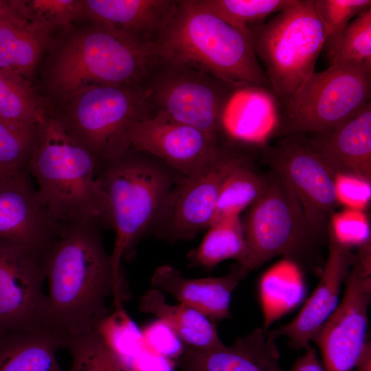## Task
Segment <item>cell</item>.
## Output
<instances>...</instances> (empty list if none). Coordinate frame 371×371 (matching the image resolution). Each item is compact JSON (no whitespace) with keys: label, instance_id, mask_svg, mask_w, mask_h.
Here are the masks:
<instances>
[{"label":"cell","instance_id":"38","mask_svg":"<svg viewBox=\"0 0 371 371\" xmlns=\"http://www.w3.org/2000/svg\"><path fill=\"white\" fill-rule=\"evenodd\" d=\"M144 348L147 351L170 359L180 357L184 344L176 332L164 321L157 319L142 330Z\"/></svg>","mask_w":371,"mask_h":371},{"label":"cell","instance_id":"34","mask_svg":"<svg viewBox=\"0 0 371 371\" xmlns=\"http://www.w3.org/2000/svg\"><path fill=\"white\" fill-rule=\"evenodd\" d=\"M348 63L371 69V8L347 25L330 60V65Z\"/></svg>","mask_w":371,"mask_h":371},{"label":"cell","instance_id":"20","mask_svg":"<svg viewBox=\"0 0 371 371\" xmlns=\"http://www.w3.org/2000/svg\"><path fill=\"white\" fill-rule=\"evenodd\" d=\"M308 142L337 173L371 180V102Z\"/></svg>","mask_w":371,"mask_h":371},{"label":"cell","instance_id":"6","mask_svg":"<svg viewBox=\"0 0 371 371\" xmlns=\"http://www.w3.org/2000/svg\"><path fill=\"white\" fill-rule=\"evenodd\" d=\"M256 56L281 104L315 72L326 32L315 0H293L268 21L249 27Z\"/></svg>","mask_w":371,"mask_h":371},{"label":"cell","instance_id":"11","mask_svg":"<svg viewBox=\"0 0 371 371\" xmlns=\"http://www.w3.org/2000/svg\"><path fill=\"white\" fill-rule=\"evenodd\" d=\"M245 154L221 146L203 168L173 187L154 225L171 240H189L212 223L223 185L229 174L248 161Z\"/></svg>","mask_w":371,"mask_h":371},{"label":"cell","instance_id":"33","mask_svg":"<svg viewBox=\"0 0 371 371\" xmlns=\"http://www.w3.org/2000/svg\"><path fill=\"white\" fill-rule=\"evenodd\" d=\"M9 1L22 19L47 33L57 27H69L82 16L81 0Z\"/></svg>","mask_w":371,"mask_h":371},{"label":"cell","instance_id":"37","mask_svg":"<svg viewBox=\"0 0 371 371\" xmlns=\"http://www.w3.org/2000/svg\"><path fill=\"white\" fill-rule=\"evenodd\" d=\"M327 227L338 243L350 249L371 242L369 219L363 210L346 208L334 212Z\"/></svg>","mask_w":371,"mask_h":371},{"label":"cell","instance_id":"27","mask_svg":"<svg viewBox=\"0 0 371 371\" xmlns=\"http://www.w3.org/2000/svg\"><path fill=\"white\" fill-rule=\"evenodd\" d=\"M246 242L239 215L212 223L200 245L188 254L191 265L211 269L234 259L239 264L246 254Z\"/></svg>","mask_w":371,"mask_h":371},{"label":"cell","instance_id":"7","mask_svg":"<svg viewBox=\"0 0 371 371\" xmlns=\"http://www.w3.org/2000/svg\"><path fill=\"white\" fill-rule=\"evenodd\" d=\"M65 100L67 108L54 117L101 164L131 150V128L153 110L144 85L91 86Z\"/></svg>","mask_w":371,"mask_h":371},{"label":"cell","instance_id":"39","mask_svg":"<svg viewBox=\"0 0 371 371\" xmlns=\"http://www.w3.org/2000/svg\"><path fill=\"white\" fill-rule=\"evenodd\" d=\"M335 187L338 204L363 211L369 205L371 180L355 175L337 173Z\"/></svg>","mask_w":371,"mask_h":371},{"label":"cell","instance_id":"9","mask_svg":"<svg viewBox=\"0 0 371 371\" xmlns=\"http://www.w3.org/2000/svg\"><path fill=\"white\" fill-rule=\"evenodd\" d=\"M371 97V69L341 63L313 72L282 104L278 134H315L344 122Z\"/></svg>","mask_w":371,"mask_h":371},{"label":"cell","instance_id":"42","mask_svg":"<svg viewBox=\"0 0 371 371\" xmlns=\"http://www.w3.org/2000/svg\"><path fill=\"white\" fill-rule=\"evenodd\" d=\"M17 18L21 17L12 7L10 1H0V22Z\"/></svg>","mask_w":371,"mask_h":371},{"label":"cell","instance_id":"40","mask_svg":"<svg viewBox=\"0 0 371 371\" xmlns=\"http://www.w3.org/2000/svg\"><path fill=\"white\" fill-rule=\"evenodd\" d=\"M305 350V353L295 361L289 371H326L315 348L309 346Z\"/></svg>","mask_w":371,"mask_h":371},{"label":"cell","instance_id":"31","mask_svg":"<svg viewBox=\"0 0 371 371\" xmlns=\"http://www.w3.org/2000/svg\"><path fill=\"white\" fill-rule=\"evenodd\" d=\"M66 348L71 357L67 371H131L100 330L69 339Z\"/></svg>","mask_w":371,"mask_h":371},{"label":"cell","instance_id":"5","mask_svg":"<svg viewBox=\"0 0 371 371\" xmlns=\"http://www.w3.org/2000/svg\"><path fill=\"white\" fill-rule=\"evenodd\" d=\"M98 181L115 233L111 260L115 277L122 280L121 262L158 220L173 188L172 177L168 167L159 160L130 150L102 164Z\"/></svg>","mask_w":371,"mask_h":371},{"label":"cell","instance_id":"18","mask_svg":"<svg viewBox=\"0 0 371 371\" xmlns=\"http://www.w3.org/2000/svg\"><path fill=\"white\" fill-rule=\"evenodd\" d=\"M280 353L268 330L257 328L234 344L210 348L184 346L181 371H284Z\"/></svg>","mask_w":371,"mask_h":371},{"label":"cell","instance_id":"19","mask_svg":"<svg viewBox=\"0 0 371 371\" xmlns=\"http://www.w3.org/2000/svg\"><path fill=\"white\" fill-rule=\"evenodd\" d=\"M82 16L154 45L177 5L175 0H81Z\"/></svg>","mask_w":371,"mask_h":371},{"label":"cell","instance_id":"41","mask_svg":"<svg viewBox=\"0 0 371 371\" xmlns=\"http://www.w3.org/2000/svg\"><path fill=\"white\" fill-rule=\"evenodd\" d=\"M356 371H371V344L368 341L357 361Z\"/></svg>","mask_w":371,"mask_h":371},{"label":"cell","instance_id":"28","mask_svg":"<svg viewBox=\"0 0 371 371\" xmlns=\"http://www.w3.org/2000/svg\"><path fill=\"white\" fill-rule=\"evenodd\" d=\"M267 182L268 176L256 172L249 160L238 166L223 185L212 223L231 216H240L243 210L260 196Z\"/></svg>","mask_w":371,"mask_h":371},{"label":"cell","instance_id":"21","mask_svg":"<svg viewBox=\"0 0 371 371\" xmlns=\"http://www.w3.org/2000/svg\"><path fill=\"white\" fill-rule=\"evenodd\" d=\"M241 280L237 266L223 276L190 278L164 265L156 269L151 284L153 289L170 293L214 322L230 317L232 295Z\"/></svg>","mask_w":371,"mask_h":371},{"label":"cell","instance_id":"36","mask_svg":"<svg viewBox=\"0 0 371 371\" xmlns=\"http://www.w3.org/2000/svg\"><path fill=\"white\" fill-rule=\"evenodd\" d=\"M100 331L125 364L142 351V332L122 308L103 322Z\"/></svg>","mask_w":371,"mask_h":371},{"label":"cell","instance_id":"29","mask_svg":"<svg viewBox=\"0 0 371 371\" xmlns=\"http://www.w3.org/2000/svg\"><path fill=\"white\" fill-rule=\"evenodd\" d=\"M46 115L27 79L0 68V118L40 125Z\"/></svg>","mask_w":371,"mask_h":371},{"label":"cell","instance_id":"1","mask_svg":"<svg viewBox=\"0 0 371 371\" xmlns=\"http://www.w3.org/2000/svg\"><path fill=\"white\" fill-rule=\"evenodd\" d=\"M100 227L62 225L43 256L48 283L45 328L69 339L100 330L109 316L106 302L121 303L122 281L114 273Z\"/></svg>","mask_w":371,"mask_h":371},{"label":"cell","instance_id":"2","mask_svg":"<svg viewBox=\"0 0 371 371\" xmlns=\"http://www.w3.org/2000/svg\"><path fill=\"white\" fill-rule=\"evenodd\" d=\"M155 49L160 60L199 70L231 87L271 89L250 31L231 25L196 0L177 1Z\"/></svg>","mask_w":371,"mask_h":371},{"label":"cell","instance_id":"16","mask_svg":"<svg viewBox=\"0 0 371 371\" xmlns=\"http://www.w3.org/2000/svg\"><path fill=\"white\" fill-rule=\"evenodd\" d=\"M61 227L40 200L28 170L0 175V244L43 256Z\"/></svg>","mask_w":371,"mask_h":371},{"label":"cell","instance_id":"22","mask_svg":"<svg viewBox=\"0 0 371 371\" xmlns=\"http://www.w3.org/2000/svg\"><path fill=\"white\" fill-rule=\"evenodd\" d=\"M281 102L267 88L256 86L233 87L223 106L221 130L240 141L262 143L278 131Z\"/></svg>","mask_w":371,"mask_h":371},{"label":"cell","instance_id":"23","mask_svg":"<svg viewBox=\"0 0 371 371\" xmlns=\"http://www.w3.org/2000/svg\"><path fill=\"white\" fill-rule=\"evenodd\" d=\"M66 340L47 328L0 335V371H65L56 357Z\"/></svg>","mask_w":371,"mask_h":371},{"label":"cell","instance_id":"8","mask_svg":"<svg viewBox=\"0 0 371 371\" xmlns=\"http://www.w3.org/2000/svg\"><path fill=\"white\" fill-rule=\"evenodd\" d=\"M242 223L247 249L237 267L243 279L278 256L298 264L315 248L317 234L309 225L291 188L275 170Z\"/></svg>","mask_w":371,"mask_h":371},{"label":"cell","instance_id":"15","mask_svg":"<svg viewBox=\"0 0 371 371\" xmlns=\"http://www.w3.org/2000/svg\"><path fill=\"white\" fill-rule=\"evenodd\" d=\"M43 256L0 244V335L45 328Z\"/></svg>","mask_w":371,"mask_h":371},{"label":"cell","instance_id":"30","mask_svg":"<svg viewBox=\"0 0 371 371\" xmlns=\"http://www.w3.org/2000/svg\"><path fill=\"white\" fill-rule=\"evenodd\" d=\"M39 126L0 118V175H16L28 170Z\"/></svg>","mask_w":371,"mask_h":371},{"label":"cell","instance_id":"25","mask_svg":"<svg viewBox=\"0 0 371 371\" xmlns=\"http://www.w3.org/2000/svg\"><path fill=\"white\" fill-rule=\"evenodd\" d=\"M306 284L296 262L284 258L267 269L258 282V295L265 330L304 300Z\"/></svg>","mask_w":371,"mask_h":371},{"label":"cell","instance_id":"12","mask_svg":"<svg viewBox=\"0 0 371 371\" xmlns=\"http://www.w3.org/2000/svg\"><path fill=\"white\" fill-rule=\"evenodd\" d=\"M273 170L287 182L311 228L323 233L338 205L336 172L311 146L296 135L269 150Z\"/></svg>","mask_w":371,"mask_h":371},{"label":"cell","instance_id":"35","mask_svg":"<svg viewBox=\"0 0 371 371\" xmlns=\"http://www.w3.org/2000/svg\"><path fill=\"white\" fill-rule=\"evenodd\" d=\"M315 4L326 32L324 48L330 60L344 30L354 18L371 8V1L315 0Z\"/></svg>","mask_w":371,"mask_h":371},{"label":"cell","instance_id":"26","mask_svg":"<svg viewBox=\"0 0 371 371\" xmlns=\"http://www.w3.org/2000/svg\"><path fill=\"white\" fill-rule=\"evenodd\" d=\"M49 33L22 18L0 22V68L27 79L41 57Z\"/></svg>","mask_w":371,"mask_h":371},{"label":"cell","instance_id":"13","mask_svg":"<svg viewBox=\"0 0 371 371\" xmlns=\"http://www.w3.org/2000/svg\"><path fill=\"white\" fill-rule=\"evenodd\" d=\"M345 284L341 302L312 340L321 351L326 371H351L368 341L371 271L353 260Z\"/></svg>","mask_w":371,"mask_h":371},{"label":"cell","instance_id":"17","mask_svg":"<svg viewBox=\"0 0 371 371\" xmlns=\"http://www.w3.org/2000/svg\"><path fill=\"white\" fill-rule=\"evenodd\" d=\"M355 255L351 249L338 243L328 234V253L320 280L302 308L289 323L268 330L273 339L285 337L295 349L310 346L317 332L332 315L339 304L342 284L352 267Z\"/></svg>","mask_w":371,"mask_h":371},{"label":"cell","instance_id":"14","mask_svg":"<svg viewBox=\"0 0 371 371\" xmlns=\"http://www.w3.org/2000/svg\"><path fill=\"white\" fill-rule=\"evenodd\" d=\"M131 150L150 156L183 177L196 172L218 152V138L153 109L131 128Z\"/></svg>","mask_w":371,"mask_h":371},{"label":"cell","instance_id":"32","mask_svg":"<svg viewBox=\"0 0 371 371\" xmlns=\"http://www.w3.org/2000/svg\"><path fill=\"white\" fill-rule=\"evenodd\" d=\"M293 0H196L205 10L244 31L265 21L291 3Z\"/></svg>","mask_w":371,"mask_h":371},{"label":"cell","instance_id":"4","mask_svg":"<svg viewBox=\"0 0 371 371\" xmlns=\"http://www.w3.org/2000/svg\"><path fill=\"white\" fill-rule=\"evenodd\" d=\"M159 61L155 45L93 23L60 48L50 69L49 85L63 100L91 86H142Z\"/></svg>","mask_w":371,"mask_h":371},{"label":"cell","instance_id":"3","mask_svg":"<svg viewBox=\"0 0 371 371\" xmlns=\"http://www.w3.org/2000/svg\"><path fill=\"white\" fill-rule=\"evenodd\" d=\"M101 164L54 116L46 115L28 164L43 205L61 225L111 227L98 175Z\"/></svg>","mask_w":371,"mask_h":371},{"label":"cell","instance_id":"24","mask_svg":"<svg viewBox=\"0 0 371 371\" xmlns=\"http://www.w3.org/2000/svg\"><path fill=\"white\" fill-rule=\"evenodd\" d=\"M139 308L167 323L185 346L210 348L223 344L213 321L184 304L168 303L163 292L158 289L153 288L142 295Z\"/></svg>","mask_w":371,"mask_h":371},{"label":"cell","instance_id":"10","mask_svg":"<svg viewBox=\"0 0 371 371\" xmlns=\"http://www.w3.org/2000/svg\"><path fill=\"white\" fill-rule=\"evenodd\" d=\"M144 86L153 109L218 138L223 106L233 87L199 70L160 59Z\"/></svg>","mask_w":371,"mask_h":371}]
</instances>
